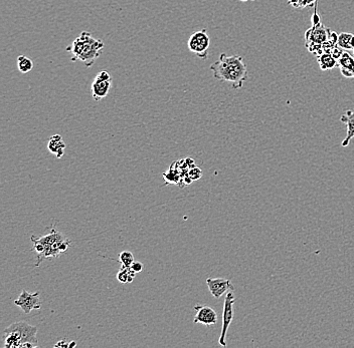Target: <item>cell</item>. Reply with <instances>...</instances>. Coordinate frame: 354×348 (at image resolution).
<instances>
[{"label": "cell", "instance_id": "cell-1", "mask_svg": "<svg viewBox=\"0 0 354 348\" xmlns=\"http://www.w3.org/2000/svg\"><path fill=\"white\" fill-rule=\"evenodd\" d=\"M213 77L231 84L233 90H241L248 79V69L244 58L240 55L222 53L219 59L210 66Z\"/></svg>", "mask_w": 354, "mask_h": 348}, {"label": "cell", "instance_id": "cell-2", "mask_svg": "<svg viewBox=\"0 0 354 348\" xmlns=\"http://www.w3.org/2000/svg\"><path fill=\"white\" fill-rule=\"evenodd\" d=\"M105 44L95 38L91 32L83 31L66 50L72 54V61H81L87 68L94 66L102 55Z\"/></svg>", "mask_w": 354, "mask_h": 348}, {"label": "cell", "instance_id": "cell-3", "mask_svg": "<svg viewBox=\"0 0 354 348\" xmlns=\"http://www.w3.org/2000/svg\"><path fill=\"white\" fill-rule=\"evenodd\" d=\"M330 29L322 25H312L305 33V44L309 52L318 56L323 52V46L327 41L330 35Z\"/></svg>", "mask_w": 354, "mask_h": 348}, {"label": "cell", "instance_id": "cell-4", "mask_svg": "<svg viewBox=\"0 0 354 348\" xmlns=\"http://www.w3.org/2000/svg\"><path fill=\"white\" fill-rule=\"evenodd\" d=\"M187 47L201 59L205 60L208 57V50L210 47V37L205 28L191 34L188 39Z\"/></svg>", "mask_w": 354, "mask_h": 348}, {"label": "cell", "instance_id": "cell-5", "mask_svg": "<svg viewBox=\"0 0 354 348\" xmlns=\"http://www.w3.org/2000/svg\"><path fill=\"white\" fill-rule=\"evenodd\" d=\"M111 88H112L111 75L106 71L100 72L95 76L92 82V86H91L92 97L94 100L100 101L103 99H105L109 95Z\"/></svg>", "mask_w": 354, "mask_h": 348}, {"label": "cell", "instance_id": "cell-6", "mask_svg": "<svg viewBox=\"0 0 354 348\" xmlns=\"http://www.w3.org/2000/svg\"><path fill=\"white\" fill-rule=\"evenodd\" d=\"M235 302L234 295L232 293V290L228 291L225 298L224 303V311H223V326H222V332L219 339V343L226 347L227 346V333H228V327L233 319V304Z\"/></svg>", "mask_w": 354, "mask_h": 348}, {"label": "cell", "instance_id": "cell-7", "mask_svg": "<svg viewBox=\"0 0 354 348\" xmlns=\"http://www.w3.org/2000/svg\"><path fill=\"white\" fill-rule=\"evenodd\" d=\"M38 295H40L38 292H35L32 294L24 289L19 297L14 301V304L19 306L26 314H28L33 309H41L43 302L41 301V299L38 298Z\"/></svg>", "mask_w": 354, "mask_h": 348}, {"label": "cell", "instance_id": "cell-8", "mask_svg": "<svg viewBox=\"0 0 354 348\" xmlns=\"http://www.w3.org/2000/svg\"><path fill=\"white\" fill-rule=\"evenodd\" d=\"M206 284L209 292L214 298L220 299L228 291L233 290V285L230 280L225 278H207Z\"/></svg>", "mask_w": 354, "mask_h": 348}, {"label": "cell", "instance_id": "cell-9", "mask_svg": "<svg viewBox=\"0 0 354 348\" xmlns=\"http://www.w3.org/2000/svg\"><path fill=\"white\" fill-rule=\"evenodd\" d=\"M193 308L198 311L196 315L194 316L193 323H202L209 326L218 322V314L211 307L205 305H195Z\"/></svg>", "mask_w": 354, "mask_h": 348}, {"label": "cell", "instance_id": "cell-10", "mask_svg": "<svg viewBox=\"0 0 354 348\" xmlns=\"http://www.w3.org/2000/svg\"><path fill=\"white\" fill-rule=\"evenodd\" d=\"M13 325L21 332L22 344L25 343V342H32V343H36L37 344V338H36L37 327L36 326L29 325V324L26 323L25 321L15 322V323H13Z\"/></svg>", "mask_w": 354, "mask_h": 348}, {"label": "cell", "instance_id": "cell-11", "mask_svg": "<svg viewBox=\"0 0 354 348\" xmlns=\"http://www.w3.org/2000/svg\"><path fill=\"white\" fill-rule=\"evenodd\" d=\"M338 68L342 75L348 78H354V56L347 50H344L338 59Z\"/></svg>", "mask_w": 354, "mask_h": 348}, {"label": "cell", "instance_id": "cell-12", "mask_svg": "<svg viewBox=\"0 0 354 348\" xmlns=\"http://www.w3.org/2000/svg\"><path fill=\"white\" fill-rule=\"evenodd\" d=\"M340 121L344 124H346V137L343 140L341 146L346 148L349 146L350 141L354 138V110L353 111H346L344 115L340 117Z\"/></svg>", "mask_w": 354, "mask_h": 348}, {"label": "cell", "instance_id": "cell-13", "mask_svg": "<svg viewBox=\"0 0 354 348\" xmlns=\"http://www.w3.org/2000/svg\"><path fill=\"white\" fill-rule=\"evenodd\" d=\"M316 58L322 71L333 70L336 67H338V59H336L331 52H322L321 54L316 56Z\"/></svg>", "mask_w": 354, "mask_h": 348}, {"label": "cell", "instance_id": "cell-14", "mask_svg": "<svg viewBox=\"0 0 354 348\" xmlns=\"http://www.w3.org/2000/svg\"><path fill=\"white\" fill-rule=\"evenodd\" d=\"M48 148L57 158H61L64 155L66 145L63 141V138L60 135H54V136L51 137L49 144H48Z\"/></svg>", "mask_w": 354, "mask_h": 348}, {"label": "cell", "instance_id": "cell-15", "mask_svg": "<svg viewBox=\"0 0 354 348\" xmlns=\"http://www.w3.org/2000/svg\"><path fill=\"white\" fill-rule=\"evenodd\" d=\"M353 34L348 32H341L338 34L337 39V46L343 50H353L351 47V38Z\"/></svg>", "mask_w": 354, "mask_h": 348}, {"label": "cell", "instance_id": "cell-16", "mask_svg": "<svg viewBox=\"0 0 354 348\" xmlns=\"http://www.w3.org/2000/svg\"><path fill=\"white\" fill-rule=\"evenodd\" d=\"M16 62H17V69L22 74H27L33 69L32 60L26 55H19L16 59Z\"/></svg>", "mask_w": 354, "mask_h": 348}, {"label": "cell", "instance_id": "cell-17", "mask_svg": "<svg viewBox=\"0 0 354 348\" xmlns=\"http://www.w3.org/2000/svg\"><path fill=\"white\" fill-rule=\"evenodd\" d=\"M119 261L121 262L123 267L130 268L134 263V256L130 251H123L119 255Z\"/></svg>", "mask_w": 354, "mask_h": 348}, {"label": "cell", "instance_id": "cell-18", "mask_svg": "<svg viewBox=\"0 0 354 348\" xmlns=\"http://www.w3.org/2000/svg\"><path fill=\"white\" fill-rule=\"evenodd\" d=\"M117 279L120 283L126 284L129 283V274H128V268L126 267H121L120 271L117 274Z\"/></svg>", "mask_w": 354, "mask_h": 348}, {"label": "cell", "instance_id": "cell-19", "mask_svg": "<svg viewBox=\"0 0 354 348\" xmlns=\"http://www.w3.org/2000/svg\"><path fill=\"white\" fill-rule=\"evenodd\" d=\"M188 175L192 179V181H198L203 177V171L200 168L194 167L188 171Z\"/></svg>", "mask_w": 354, "mask_h": 348}, {"label": "cell", "instance_id": "cell-20", "mask_svg": "<svg viewBox=\"0 0 354 348\" xmlns=\"http://www.w3.org/2000/svg\"><path fill=\"white\" fill-rule=\"evenodd\" d=\"M131 268H132V269H133L135 272L139 273V272H141V271L143 270V265H142V263H140V262H136V261H134V263L132 264Z\"/></svg>", "mask_w": 354, "mask_h": 348}, {"label": "cell", "instance_id": "cell-21", "mask_svg": "<svg viewBox=\"0 0 354 348\" xmlns=\"http://www.w3.org/2000/svg\"><path fill=\"white\" fill-rule=\"evenodd\" d=\"M70 343L67 341V339H63L60 342H57L56 344H54V347H69Z\"/></svg>", "mask_w": 354, "mask_h": 348}, {"label": "cell", "instance_id": "cell-22", "mask_svg": "<svg viewBox=\"0 0 354 348\" xmlns=\"http://www.w3.org/2000/svg\"><path fill=\"white\" fill-rule=\"evenodd\" d=\"M185 163H186V165H187V167H188V170H190V169H192V168L195 167L194 161H193L192 159H190V158L185 159Z\"/></svg>", "mask_w": 354, "mask_h": 348}, {"label": "cell", "instance_id": "cell-23", "mask_svg": "<svg viewBox=\"0 0 354 348\" xmlns=\"http://www.w3.org/2000/svg\"><path fill=\"white\" fill-rule=\"evenodd\" d=\"M76 343L75 342V341H71L70 342V345H69V347H75L76 346Z\"/></svg>", "mask_w": 354, "mask_h": 348}, {"label": "cell", "instance_id": "cell-24", "mask_svg": "<svg viewBox=\"0 0 354 348\" xmlns=\"http://www.w3.org/2000/svg\"><path fill=\"white\" fill-rule=\"evenodd\" d=\"M287 1H288V3H289V4H291V5L293 6V5H294V3H295L297 0H287Z\"/></svg>", "mask_w": 354, "mask_h": 348}, {"label": "cell", "instance_id": "cell-25", "mask_svg": "<svg viewBox=\"0 0 354 348\" xmlns=\"http://www.w3.org/2000/svg\"><path fill=\"white\" fill-rule=\"evenodd\" d=\"M351 47H352V49L354 50V34L352 38H351Z\"/></svg>", "mask_w": 354, "mask_h": 348}, {"label": "cell", "instance_id": "cell-26", "mask_svg": "<svg viewBox=\"0 0 354 348\" xmlns=\"http://www.w3.org/2000/svg\"><path fill=\"white\" fill-rule=\"evenodd\" d=\"M242 2H247V1H254V0H240Z\"/></svg>", "mask_w": 354, "mask_h": 348}, {"label": "cell", "instance_id": "cell-27", "mask_svg": "<svg viewBox=\"0 0 354 348\" xmlns=\"http://www.w3.org/2000/svg\"><path fill=\"white\" fill-rule=\"evenodd\" d=\"M317 1H318V0H314V2H315V3H317Z\"/></svg>", "mask_w": 354, "mask_h": 348}, {"label": "cell", "instance_id": "cell-28", "mask_svg": "<svg viewBox=\"0 0 354 348\" xmlns=\"http://www.w3.org/2000/svg\"><path fill=\"white\" fill-rule=\"evenodd\" d=\"M353 54H354V50H353Z\"/></svg>", "mask_w": 354, "mask_h": 348}]
</instances>
